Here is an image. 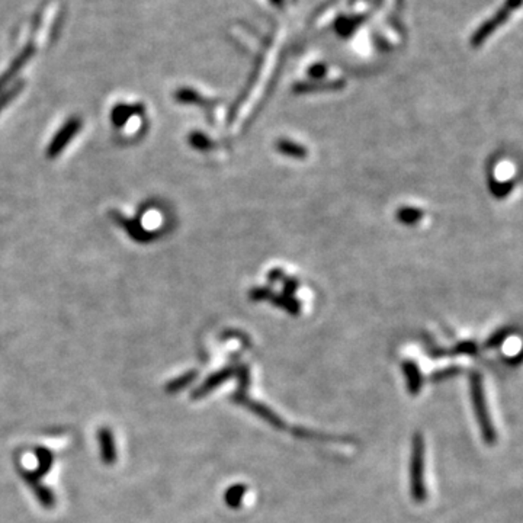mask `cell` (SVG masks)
<instances>
[{"label":"cell","mask_w":523,"mask_h":523,"mask_svg":"<svg viewBox=\"0 0 523 523\" xmlns=\"http://www.w3.org/2000/svg\"><path fill=\"white\" fill-rule=\"evenodd\" d=\"M410 484L411 495L418 503L426 500V487H425V440L420 433L415 435L413 439V452H411V466H410Z\"/></svg>","instance_id":"obj_1"},{"label":"cell","mask_w":523,"mask_h":523,"mask_svg":"<svg viewBox=\"0 0 523 523\" xmlns=\"http://www.w3.org/2000/svg\"><path fill=\"white\" fill-rule=\"evenodd\" d=\"M471 398H473V406H474L478 425L481 427L483 437L487 444L493 445L495 442V439H498V436H495V429H494L490 411L487 407V400H485L484 387H483V378L480 375H473L471 378Z\"/></svg>","instance_id":"obj_2"},{"label":"cell","mask_w":523,"mask_h":523,"mask_svg":"<svg viewBox=\"0 0 523 523\" xmlns=\"http://www.w3.org/2000/svg\"><path fill=\"white\" fill-rule=\"evenodd\" d=\"M18 473L21 476V478L25 481V484L28 485V488L33 491V494L35 495L37 502L40 503L41 507L44 509H54L57 505V498L56 493H54L47 484L42 483V478L38 477L34 470H26V468H18Z\"/></svg>","instance_id":"obj_3"},{"label":"cell","mask_w":523,"mask_h":523,"mask_svg":"<svg viewBox=\"0 0 523 523\" xmlns=\"http://www.w3.org/2000/svg\"><path fill=\"white\" fill-rule=\"evenodd\" d=\"M80 127H81V122H80L79 118H70L62 127V130L56 135H54V139L51 140V143L47 149V156L50 159L57 157L64 150V147L73 140V137L77 134Z\"/></svg>","instance_id":"obj_4"},{"label":"cell","mask_w":523,"mask_h":523,"mask_svg":"<svg viewBox=\"0 0 523 523\" xmlns=\"http://www.w3.org/2000/svg\"><path fill=\"white\" fill-rule=\"evenodd\" d=\"M98 445H99L100 461L108 466H113L118 461V448H117L114 433L108 426L99 427Z\"/></svg>","instance_id":"obj_5"},{"label":"cell","mask_w":523,"mask_h":523,"mask_svg":"<svg viewBox=\"0 0 523 523\" xmlns=\"http://www.w3.org/2000/svg\"><path fill=\"white\" fill-rule=\"evenodd\" d=\"M34 52H35L34 42H28L23 47V50L13 59V62L11 63L8 70L2 76H0V91L5 89L9 81H12L16 77V74L22 70V67H25V64L31 60V57L34 56Z\"/></svg>","instance_id":"obj_6"},{"label":"cell","mask_w":523,"mask_h":523,"mask_svg":"<svg viewBox=\"0 0 523 523\" xmlns=\"http://www.w3.org/2000/svg\"><path fill=\"white\" fill-rule=\"evenodd\" d=\"M34 455H35V459H37V468L34 470V473L38 477L44 478V476H47L51 471L52 464H54V455L45 447H37L34 449Z\"/></svg>","instance_id":"obj_7"},{"label":"cell","mask_w":523,"mask_h":523,"mask_svg":"<svg viewBox=\"0 0 523 523\" xmlns=\"http://www.w3.org/2000/svg\"><path fill=\"white\" fill-rule=\"evenodd\" d=\"M230 377V372L229 371H224V372H218L212 377H209L200 389H197L194 393H192V398L194 400H198V398H202L205 397L209 391H212L215 387H218L219 384H222L223 381H226L227 378Z\"/></svg>","instance_id":"obj_8"},{"label":"cell","mask_w":523,"mask_h":523,"mask_svg":"<svg viewBox=\"0 0 523 523\" xmlns=\"http://www.w3.org/2000/svg\"><path fill=\"white\" fill-rule=\"evenodd\" d=\"M195 377H197V374H195L194 371L186 372V374H183V375H180V377H178V378H175V379L169 381V382L166 384V389H164V390H166V393H169V394L179 393V391H182L183 389H186L188 385H189L192 381L195 379Z\"/></svg>","instance_id":"obj_9"},{"label":"cell","mask_w":523,"mask_h":523,"mask_svg":"<svg viewBox=\"0 0 523 523\" xmlns=\"http://www.w3.org/2000/svg\"><path fill=\"white\" fill-rule=\"evenodd\" d=\"M404 372L408 381V390L411 394H415L420 390L422 387V377L420 372L418 369V367L415 364H407L404 365Z\"/></svg>","instance_id":"obj_10"},{"label":"cell","mask_w":523,"mask_h":523,"mask_svg":"<svg viewBox=\"0 0 523 523\" xmlns=\"http://www.w3.org/2000/svg\"><path fill=\"white\" fill-rule=\"evenodd\" d=\"M246 494V487L241 484L230 487V490L226 493V502L230 507H238L241 505L243 495Z\"/></svg>","instance_id":"obj_11"},{"label":"cell","mask_w":523,"mask_h":523,"mask_svg":"<svg viewBox=\"0 0 523 523\" xmlns=\"http://www.w3.org/2000/svg\"><path fill=\"white\" fill-rule=\"evenodd\" d=\"M513 188V182H491V194L498 200H503L510 194Z\"/></svg>","instance_id":"obj_12"},{"label":"cell","mask_w":523,"mask_h":523,"mask_svg":"<svg viewBox=\"0 0 523 523\" xmlns=\"http://www.w3.org/2000/svg\"><path fill=\"white\" fill-rule=\"evenodd\" d=\"M135 113V108L128 106V105H122L114 109L113 113V121L115 125H122L132 114Z\"/></svg>","instance_id":"obj_13"},{"label":"cell","mask_w":523,"mask_h":523,"mask_svg":"<svg viewBox=\"0 0 523 523\" xmlns=\"http://www.w3.org/2000/svg\"><path fill=\"white\" fill-rule=\"evenodd\" d=\"M252 406L253 407H251L255 413H258V415L260 416V418H263L265 420H268L270 425H273V426H282V423H281V420L277 418V416H275L273 415V413H270L269 410H268V407H263V406H260V404H255V403H252Z\"/></svg>","instance_id":"obj_14"},{"label":"cell","mask_w":523,"mask_h":523,"mask_svg":"<svg viewBox=\"0 0 523 523\" xmlns=\"http://www.w3.org/2000/svg\"><path fill=\"white\" fill-rule=\"evenodd\" d=\"M25 86V84H21V81H19V84H16V85H13L12 86V89L11 91H8L6 93H2V95H0V113H2L4 111V109L6 108V105L11 102V100H13L16 96H18V93L22 91V88Z\"/></svg>","instance_id":"obj_15"}]
</instances>
